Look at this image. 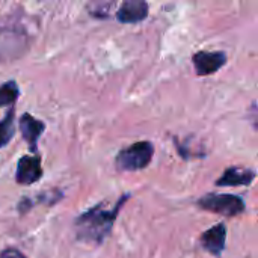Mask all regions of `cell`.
I'll return each instance as SVG.
<instances>
[{"label": "cell", "mask_w": 258, "mask_h": 258, "mask_svg": "<svg viewBox=\"0 0 258 258\" xmlns=\"http://www.w3.org/2000/svg\"><path fill=\"white\" fill-rule=\"evenodd\" d=\"M128 198H130L128 194L122 195L115 204V207L110 210H107L104 204H98L86 210L85 213H82L74 222L76 239L82 243L100 246L110 236L113 224L118 218V213Z\"/></svg>", "instance_id": "1"}, {"label": "cell", "mask_w": 258, "mask_h": 258, "mask_svg": "<svg viewBox=\"0 0 258 258\" xmlns=\"http://www.w3.org/2000/svg\"><path fill=\"white\" fill-rule=\"evenodd\" d=\"M153 156L154 145L148 141H141L119 151L116 156V168L119 171H141L150 165Z\"/></svg>", "instance_id": "2"}, {"label": "cell", "mask_w": 258, "mask_h": 258, "mask_svg": "<svg viewBox=\"0 0 258 258\" xmlns=\"http://www.w3.org/2000/svg\"><path fill=\"white\" fill-rule=\"evenodd\" d=\"M198 206L204 210L227 218H233L245 212L243 200L237 195H230V194H209L198 201Z\"/></svg>", "instance_id": "3"}, {"label": "cell", "mask_w": 258, "mask_h": 258, "mask_svg": "<svg viewBox=\"0 0 258 258\" xmlns=\"http://www.w3.org/2000/svg\"><path fill=\"white\" fill-rule=\"evenodd\" d=\"M42 177V166L39 156H23L18 160L15 181L23 186L36 183Z\"/></svg>", "instance_id": "4"}, {"label": "cell", "mask_w": 258, "mask_h": 258, "mask_svg": "<svg viewBox=\"0 0 258 258\" xmlns=\"http://www.w3.org/2000/svg\"><path fill=\"white\" fill-rule=\"evenodd\" d=\"M192 62L198 76H209L227 63V54L224 51H198L194 54Z\"/></svg>", "instance_id": "5"}, {"label": "cell", "mask_w": 258, "mask_h": 258, "mask_svg": "<svg viewBox=\"0 0 258 258\" xmlns=\"http://www.w3.org/2000/svg\"><path fill=\"white\" fill-rule=\"evenodd\" d=\"M148 11L147 0H124L116 12V20L124 24L141 23L148 17Z\"/></svg>", "instance_id": "6"}, {"label": "cell", "mask_w": 258, "mask_h": 258, "mask_svg": "<svg viewBox=\"0 0 258 258\" xmlns=\"http://www.w3.org/2000/svg\"><path fill=\"white\" fill-rule=\"evenodd\" d=\"M45 130V124L39 119H36L35 116H32L30 113H23L20 118V132L23 139L27 142L29 150L32 153H36L38 150V139L42 135V132Z\"/></svg>", "instance_id": "7"}, {"label": "cell", "mask_w": 258, "mask_h": 258, "mask_svg": "<svg viewBox=\"0 0 258 258\" xmlns=\"http://www.w3.org/2000/svg\"><path fill=\"white\" fill-rule=\"evenodd\" d=\"M225 239H227V228L224 224H218L201 236V245L210 254L221 255L225 248Z\"/></svg>", "instance_id": "8"}, {"label": "cell", "mask_w": 258, "mask_h": 258, "mask_svg": "<svg viewBox=\"0 0 258 258\" xmlns=\"http://www.w3.org/2000/svg\"><path fill=\"white\" fill-rule=\"evenodd\" d=\"M254 180H255V171L231 166L216 181V186H222V187H227V186H249V184H252Z\"/></svg>", "instance_id": "9"}, {"label": "cell", "mask_w": 258, "mask_h": 258, "mask_svg": "<svg viewBox=\"0 0 258 258\" xmlns=\"http://www.w3.org/2000/svg\"><path fill=\"white\" fill-rule=\"evenodd\" d=\"M15 135V110L14 106L9 107L8 113L0 121V148L6 147Z\"/></svg>", "instance_id": "10"}, {"label": "cell", "mask_w": 258, "mask_h": 258, "mask_svg": "<svg viewBox=\"0 0 258 258\" xmlns=\"http://www.w3.org/2000/svg\"><path fill=\"white\" fill-rule=\"evenodd\" d=\"M18 95H20L18 83L15 80L5 82L3 85H0V107L14 106V103L18 100Z\"/></svg>", "instance_id": "11"}, {"label": "cell", "mask_w": 258, "mask_h": 258, "mask_svg": "<svg viewBox=\"0 0 258 258\" xmlns=\"http://www.w3.org/2000/svg\"><path fill=\"white\" fill-rule=\"evenodd\" d=\"M0 258H26L20 251L14 249V248H8L5 251L0 252Z\"/></svg>", "instance_id": "12"}]
</instances>
